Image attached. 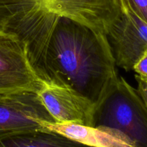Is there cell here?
I'll list each match as a JSON object with an SVG mask.
<instances>
[{
  "mask_svg": "<svg viewBox=\"0 0 147 147\" xmlns=\"http://www.w3.org/2000/svg\"><path fill=\"white\" fill-rule=\"evenodd\" d=\"M107 37L60 17L49 44L46 83L76 90L96 106L119 76Z\"/></svg>",
  "mask_w": 147,
  "mask_h": 147,
  "instance_id": "1",
  "label": "cell"
},
{
  "mask_svg": "<svg viewBox=\"0 0 147 147\" xmlns=\"http://www.w3.org/2000/svg\"><path fill=\"white\" fill-rule=\"evenodd\" d=\"M59 18L45 0H0V32L24 45L33 68L45 83L47 50Z\"/></svg>",
  "mask_w": 147,
  "mask_h": 147,
  "instance_id": "2",
  "label": "cell"
},
{
  "mask_svg": "<svg viewBox=\"0 0 147 147\" xmlns=\"http://www.w3.org/2000/svg\"><path fill=\"white\" fill-rule=\"evenodd\" d=\"M93 126L116 129L137 147H147V107L137 89L119 76L96 106Z\"/></svg>",
  "mask_w": 147,
  "mask_h": 147,
  "instance_id": "3",
  "label": "cell"
},
{
  "mask_svg": "<svg viewBox=\"0 0 147 147\" xmlns=\"http://www.w3.org/2000/svg\"><path fill=\"white\" fill-rule=\"evenodd\" d=\"M44 83L33 68L24 45L0 32V96L37 93Z\"/></svg>",
  "mask_w": 147,
  "mask_h": 147,
  "instance_id": "4",
  "label": "cell"
},
{
  "mask_svg": "<svg viewBox=\"0 0 147 147\" xmlns=\"http://www.w3.org/2000/svg\"><path fill=\"white\" fill-rule=\"evenodd\" d=\"M121 5V14L106 35L116 66L130 71L147 50V23L126 4Z\"/></svg>",
  "mask_w": 147,
  "mask_h": 147,
  "instance_id": "5",
  "label": "cell"
},
{
  "mask_svg": "<svg viewBox=\"0 0 147 147\" xmlns=\"http://www.w3.org/2000/svg\"><path fill=\"white\" fill-rule=\"evenodd\" d=\"M42 121L55 122L37 93L0 96V133L42 129Z\"/></svg>",
  "mask_w": 147,
  "mask_h": 147,
  "instance_id": "6",
  "label": "cell"
},
{
  "mask_svg": "<svg viewBox=\"0 0 147 147\" xmlns=\"http://www.w3.org/2000/svg\"><path fill=\"white\" fill-rule=\"evenodd\" d=\"M37 95L55 122L93 126L96 106L76 90L45 83Z\"/></svg>",
  "mask_w": 147,
  "mask_h": 147,
  "instance_id": "7",
  "label": "cell"
},
{
  "mask_svg": "<svg viewBox=\"0 0 147 147\" xmlns=\"http://www.w3.org/2000/svg\"><path fill=\"white\" fill-rule=\"evenodd\" d=\"M49 9L106 34L121 14L120 0H45Z\"/></svg>",
  "mask_w": 147,
  "mask_h": 147,
  "instance_id": "8",
  "label": "cell"
},
{
  "mask_svg": "<svg viewBox=\"0 0 147 147\" xmlns=\"http://www.w3.org/2000/svg\"><path fill=\"white\" fill-rule=\"evenodd\" d=\"M42 129L57 132L90 147H137L120 131L106 126H89L76 123L41 122Z\"/></svg>",
  "mask_w": 147,
  "mask_h": 147,
  "instance_id": "9",
  "label": "cell"
},
{
  "mask_svg": "<svg viewBox=\"0 0 147 147\" xmlns=\"http://www.w3.org/2000/svg\"><path fill=\"white\" fill-rule=\"evenodd\" d=\"M0 147H90L46 129L0 133Z\"/></svg>",
  "mask_w": 147,
  "mask_h": 147,
  "instance_id": "10",
  "label": "cell"
},
{
  "mask_svg": "<svg viewBox=\"0 0 147 147\" xmlns=\"http://www.w3.org/2000/svg\"><path fill=\"white\" fill-rule=\"evenodd\" d=\"M147 23V0H120Z\"/></svg>",
  "mask_w": 147,
  "mask_h": 147,
  "instance_id": "11",
  "label": "cell"
},
{
  "mask_svg": "<svg viewBox=\"0 0 147 147\" xmlns=\"http://www.w3.org/2000/svg\"><path fill=\"white\" fill-rule=\"evenodd\" d=\"M133 70L137 73V77L147 84V50L135 65Z\"/></svg>",
  "mask_w": 147,
  "mask_h": 147,
  "instance_id": "12",
  "label": "cell"
},
{
  "mask_svg": "<svg viewBox=\"0 0 147 147\" xmlns=\"http://www.w3.org/2000/svg\"><path fill=\"white\" fill-rule=\"evenodd\" d=\"M136 79L138 83L137 90L143 98L144 101L146 103L147 107V84L137 76H136Z\"/></svg>",
  "mask_w": 147,
  "mask_h": 147,
  "instance_id": "13",
  "label": "cell"
}]
</instances>
